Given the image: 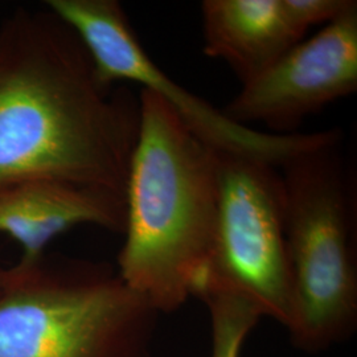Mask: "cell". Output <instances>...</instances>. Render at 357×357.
Listing matches in <instances>:
<instances>
[{"instance_id":"8992f818","label":"cell","mask_w":357,"mask_h":357,"mask_svg":"<svg viewBox=\"0 0 357 357\" xmlns=\"http://www.w3.org/2000/svg\"><path fill=\"white\" fill-rule=\"evenodd\" d=\"M45 4L81 38L103 82L142 85V89L163 100L195 135L218 151L252 156L280 168L295 153L331 134L328 130L274 135L230 121L222 110L183 89L155 64L116 0H47Z\"/></svg>"},{"instance_id":"30bf717a","label":"cell","mask_w":357,"mask_h":357,"mask_svg":"<svg viewBox=\"0 0 357 357\" xmlns=\"http://www.w3.org/2000/svg\"><path fill=\"white\" fill-rule=\"evenodd\" d=\"M196 296L209 311L211 357H241L243 343L262 318L261 312L243 296L220 289H204Z\"/></svg>"},{"instance_id":"8fae6325","label":"cell","mask_w":357,"mask_h":357,"mask_svg":"<svg viewBox=\"0 0 357 357\" xmlns=\"http://www.w3.org/2000/svg\"><path fill=\"white\" fill-rule=\"evenodd\" d=\"M354 0H282L283 10L301 38L311 26H327L348 10Z\"/></svg>"},{"instance_id":"3957f363","label":"cell","mask_w":357,"mask_h":357,"mask_svg":"<svg viewBox=\"0 0 357 357\" xmlns=\"http://www.w3.org/2000/svg\"><path fill=\"white\" fill-rule=\"evenodd\" d=\"M159 317L105 262L0 268V357H153Z\"/></svg>"},{"instance_id":"277c9868","label":"cell","mask_w":357,"mask_h":357,"mask_svg":"<svg viewBox=\"0 0 357 357\" xmlns=\"http://www.w3.org/2000/svg\"><path fill=\"white\" fill-rule=\"evenodd\" d=\"M340 142L332 130L280 167L293 286L286 328L308 354L344 342L357 326L355 204Z\"/></svg>"},{"instance_id":"9c48e42d","label":"cell","mask_w":357,"mask_h":357,"mask_svg":"<svg viewBox=\"0 0 357 357\" xmlns=\"http://www.w3.org/2000/svg\"><path fill=\"white\" fill-rule=\"evenodd\" d=\"M203 52L229 65L241 84L275 63L303 38L282 0H204Z\"/></svg>"},{"instance_id":"ba28073f","label":"cell","mask_w":357,"mask_h":357,"mask_svg":"<svg viewBox=\"0 0 357 357\" xmlns=\"http://www.w3.org/2000/svg\"><path fill=\"white\" fill-rule=\"evenodd\" d=\"M82 224L123 233L126 197L48 180L0 184V233L22 246L19 265L38 262L52 240Z\"/></svg>"},{"instance_id":"6da1fadb","label":"cell","mask_w":357,"mask_h":357,"mask_svg":"<svg viewBox=\"0 0 357 357\" xmlns=\"http://www.w3.org/2000/svg\"><path fill=\"white\" fill-rule=\"evenodd\" d=\"M139 97L106 84L76 32L50 10L0 24V184L48 180L126 197Z\"/></svg>"},{"instance_id":"5b68a950","label":"cell","mask_w":357,"mask_h":357,"mask_svg":"<svg viewBox=\"0 0 357 357\" xmlns=\"http://www.w3.org/2000/svg\"><path fill=\"white\" fill-rule=\"evenodd\" d=\"M218 206L212 252L195 295L220 289L287 327L293 286L278 167L217 150Z\"/></svg>"},{"instance_id":"7a4b0ae2","label":"cell","mask_w":357,"mask_h":357,"mask_svg":"<svg viewBox=\"0 0 357 357\" xmlns=\"http://www.w3.org/2000/svg\"><path fill=\"white\" fill-rule=\"evenodd\" d=\"M139 105L116 271L162 315L184 306L204 277L216 229L217 150L151 91L141 89Z\"/></svg>"},{"instance_id":"52a82bcc","label":"cell","mask_w":357,"mask_h":357,"mask_svg":"<svg viewBox=\"0 0 357 357\" xmlns=\"http://www.w3.org/2000/svg\"><path fill=\"white\" fill-rule=\"evenodd\" d=\"M357 90V1L308 40H302L259 75L243 82L224 114L274 135L299 134L307 116Z\"/></svg>"}]
</instances>
